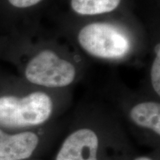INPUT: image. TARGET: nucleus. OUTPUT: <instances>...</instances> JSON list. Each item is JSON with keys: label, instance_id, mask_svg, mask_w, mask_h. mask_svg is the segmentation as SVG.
<instances>
[{"label": "nucleus", "instance_id": "obj_1", "mask_svg": "<svg viewBox=\"0 0 160 160\" xmlns=\"http://www.w3.org/2000/svg\"><path fill=\"white\" fill-rule=\"evenodd\" d=\"M133 151L115 116L102 108L93 107L73 121L53 160H128Z\"/></svg>", "mask_w": 160, "mask_h": 160}, {"label": "nucleus", "instance_id": "obj_2", "mask_svg": "<svg viewBox=\"0 0 160 160\" xmlns=\"http://www.w3.org/2000/svg\"><path fill=\"white\" fill-rule=\"evenodd\" d=\"M83 20L75 30L73 40L87 57L104 63L122 64L140 53L142 41L127 21L110 16Z\"/></svg>", "mask_w": 160, "mask_h": 160}, {"label": "nucleus", "instance_id": "obj_3", "mask_svg": "<svg viewBox=\"0 0 160 160\" xmlns=\"http://www.w3.org/2000/svg\"><path fill=\"white\" fill-rule=\"evenodd\" d=\"M65 92L36 88L22 95L0 96V128L19 132L49 127L68 102Z\"/></svg>", "mask_w": 160, "mask_h": 160}, {"label": "nucleus", "instance_id": "obj_4", "mask_svg": "<svg viewBox=\"0 0 160 160\" xmlns=\"http://www.w3.org/2000/svg\"><path fill=\"white\" fill-rule=\"evenodd\" d=\"M80 74V64L71 53L48 43L35 51L24 69L25 79L31 85L53 91L68 90Z\"/></svg>", "mask_w": 160, "mask_h": 160}, {"label": "nucleus", "instance_id": "obj_5", "mask_svg": "<svg viewBox=\"0 0 160 160\" xmlns=\"http://www.w3.org/2000/svg\"><path fill=\"white\" fill-rule=\"evenodd\" d=\"M127 122L149 142L157 145L160 137V103L155 97H130L120 104Z\"/></svg>", "mask_w": 160, "mask_h": 160}, {"label": "nucleus", "instance_id": "obj_6", "mask_svg": "<svg viewBox=\"0 0 160 160\" xmlns=\"http://www.w3.org/2000/svg\"><path fill=\"white\" fill-rule=\"evenodd\" d=\"M51 126L37 131L9 132L0 128V160H30L51 142Z\"/></svg>", "mask_w": 160, "mask_h": 160}, {"label": "nucleus", "instance_id": "obj_7", "mask_svg": "<svg viewBox=\"0 0 160 160\" xmlns=\"http://www.w3.org/2000/svg\"><path fill=\"white\" fill-rule=\"evenodd\" d=\"M125 0H69L73 15L82 19H94L113 15L121 8Z\"/></svg>", "mask_w": 160, "mask_h": 160}, {"label": "nucleus", "instance_id": "obj_8", "mask_svg": "<svg viewBox=\"0 0 160 160\" xmlns=\"http://www.w3.org/2000/svg\"><path fill=\"white\" fill-rule=\"evenodd\" d=\"M148 81L152 95L159 99L160 97V43L159 40L154 42L150 61Z\"/></svg>", "mask_w": 160, "mask_h": 160}, {"label": "nucleus", "instance_id": "obj_9", "mask_svg": "<svg viewBox=\"0 0 160 160\" xmlns=\"http://www.w3.org/2000/svg\"><path fill=\"white\" fill-rule=\"evenodd\" d=\"M8 2L16 8L28 9L38 6L45 0H8Z\"/></svg>", "mask_w": 160, "mask_h": 160}, {"label": "nucleus", "instance_id": "obj_10", "mask_svg": "<svg viewBox=\"0 0 160 160\" xmlns=\"http://www.w3.org/2000/svg\"><path fill=\"white\" fill-rule=\"evenodd\" d=\"M128 160H159V154H157V153L143 155L133 154Z\"/></svg>", "mask_w": 160, "mask_h": 160}, {"label": "nucleus", "instance_id": "obj_11", "mask_svg": "<svg viewBox=\"0 0 160 160\" xmlns=\"http://www.w3.org/2000/svg\"><path fill=\"white\" fill-rule=\"evenodd\" d=\"M32 159H31V160H32Z\"/></svg>", "mask_w": 160, "mask_h": 160}]
</instances>
